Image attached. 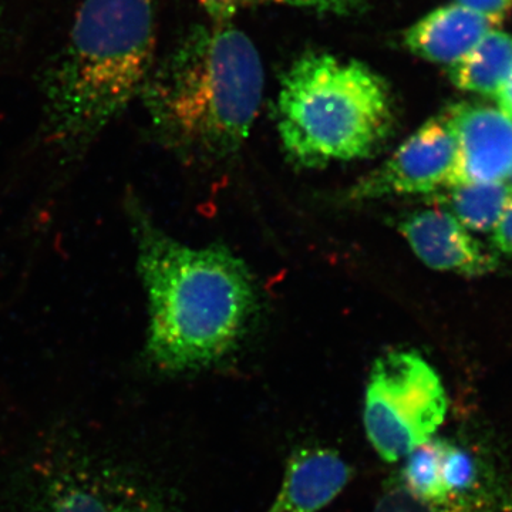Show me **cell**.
<instances>
[{
  "instance_id": "cell-1",
  "label": "cell",
  "mask_w": 512,
  "mask_h": 512,
  "mask_svg": "<svg viewBox=\"0 0 512 512\" xmlns=\"http://www.w3.org/2000/svg\"><path fill=\"white\" fill-rule=\"evenodd\" d=\"M128 215L148 302V365L175 375L220 362L244 338L258 306L247 265L218 245L181 244L136 201L128 202Z\"/></svg>"
},
{
  "instance_id": "cell-2",
  "label": "cell",
  "mask_w": 512,
  "mask_h": 512,
  "mask_svg": "<svg viewBox=\"0 0 512 512\" xmlns=\"http://www.w3.org/2000/svg\"><path fill=\"white\" fill-rule=\"evenodd\" d=\"M252 40L229 23L198 26L150 73L143 92L160 136L184 156L215 163L238 153L264 96Z\"/></svg>"
},
{
  "instance_id": "cell-3",
  "label": "cell",
  "mask_w": 512,
  "mask_h": 512,
  "mask_svg": "<svg viewBox=\"0 0 512 512\" xmlns=\"http://www.w3.org/2000/svg\"><path fill=\"white\" fill-rule=\"evenodd\" d=\"M153 0H83L45 76L50 137L92 141L143 92L154 59Z\"/></svg>"
},
{
  "instance_id": "cell-4",
  "label": "cell",
  "mask_w": 512,
  "mask_h": 512,
  "mask_svg": "<svg viewBox=\"0 0 512 512\" xmlns=\"http://www.w3.org/2000/svg\"><path fill=\"white\" fill-rule=\"evenodd\" d=\"M276 123L288 156L318 168L379 153L396 109L389 86L366 64L309 52L282 79Z\"/></svg>"
},
{
  "instance_id": "cell-5",
  "label": "cell",
  "mask_w": 512,
  "mask_h": 512,
  "mask_svg": "<svg viewBox=\"0 0 512 512\" xmlns=\"http://www.w3.org/2000/svg\"><path fill=\"white\" fill-rule=\"evenodd\" d=\"M446 414V390L423 356L392 350L376 360L367 380L363 423L380 458L404 460L433 439Z\"/></svg>"
},
{
  "instance_id": "cell-6",
  "label": "cell",
  "mask_w": 512,
  "mask_h": 512,
  "mask_svg": "<svg viewBox=\"0 0 512 512\" xmlns=\"http://www.w3.org/2000/svg\"><path fill=\"white\" fill-rule=\"evenodd\" d=\"M53 456L37 474L26 512H165L126 464L80 450Z\"/></svg>"
},
{
  "instance_id": "cell-7",
  "label": "cell",
  "mask_w": 512,
  "mask_h": 512,
  "mask_svg": "<svg viewBox=\"0 0 512 512\" xmlns=\"http://www.w3.org/2000/svg\"><path fill=\"white\" fill-rule=\"evenodd\" d=\"M458 148L446 114L423 124L389 160L357 181L352 201L392 195L431 194L456 183Z\"/></svg>"
},
{
  "instance_id": "cell-8",
  "label": "cell",
  "mask_w": 512,
  "mask_h": 512,
  "mask_svg": "<svg viewBox=\"0 0 512 512\" xmlns=\"http://www.w3.org/2000/svg\"><path fill=\"white\" fill-rule=\"evenodd\" d=\"M446 117L457 140L456 183H498L512 167V120L477 103L451 107ZM453 187V185H451Z\"/></svg>"
},
{
  "instance_id": "cell-9",
  "label": "cell",
  "mask_w": 512,
  "mask_h": 512,
  "mask_svg": "<svg viewBox=\"0 0 512 512\" xmlns=\"http://www.w3.org/2000/svg\"><path fill=\"white\" fill-rule=\"evenodd\" d=\"M399 228L420 261L436 271L477 276L497 268V258L448 210L412 212Z\"/></svg>"
},
{
  "instance_id": "cell-10",
  "label": "cell",
  "mask_w": 512,
  "mask_h": 512,
  "mask_svg": "<svg viewBox=\"0 0 512 512\" xmlns=\"http://www.w3.org/2000/svg\"><path fill=\"white\" fill-rule=\"evenodd\" d=\"M404 460L399 484L423 500L444 501L485 494L476 458L456 443L433 437Z\"/></svg>"
},
{
  "instance_id": "cell-11",
  "label": "cell",
  "mask_w": 512,
  "mask_h": 512,
  "mask_svg": "<svg viewBox=\"0 0 512 512\" xmlns=\"http://www.w3.org/2000/svg\"><path fill=\"white\" fill-rule=\"evenodd\" d=\"M352 477L349 464L329 448H302L286 464L284 481L268 512H319Z\"/></svg>"
},
{
  "instance_id": "cell-12",
  "label": "cell",
  "mask_w": 512,
  "mask_h": 512,
  "mask_svg": "<svg viewBox=\"0 0 512 512\" xmlns=\"http://www.w3.org/2000/svg\"><path fill=\"white\" fill-rule=\"evenodd\" d=\"M494 26L485 16L454 3L414 23L404 35V45L420 59L450 66L471 52Z\"/></svg>"
},
{
  "instance_id": "cell-13",
  "label": "cell",
  "mask_w": 512,
  "mask_h": 512,
  "mask_svg": "<svg viewBox=\"0 0 512 512\" xmlns=\"http://www.w3.org/2000/svg\"><path fill=\"white\" fill-rule=\"evenodd\" d=\"M512 73V36L491 30L463 59L448 66L458 89L497 96Z\"/></svg>"
},
{
  "instance_id": "cell-14",
  "label": "cell",
  "mask_w": 512,
  "mask_h": 512,
  "mask_svg": "<svg viewBox=\"0 0 512 512\" xmlns=\"http://www.w3.org/2000/svg\"><path fill=\"white\" fill-rule=\"evenodd\" d=\"M512 195V185L498 183H458L450 187L448 211L464 228L476 232L494 231Z\"/></svg>"
},
{
  "instance_id": "cell-15",
  "label": "cell",
  "mask_w": 512,
  "mask_h": 512,
  "mask_svg": "<svg viewBox=\"0 0 512 512\" xmlns=\"http://www.w3.org/2000/svg\"><path fill=\"white\" fill-rule=\"evenodd\" d=\"M373 512H505L490 495L450 498L444 501L423 500L407 491L402 484L389 488L377 501Z\"/></svg>"
},
{
  "instance_id": "cell-16",
  "label": "cell",
  "mask_w": 512,
  "mask_h": 512,
  "mask_svg": "<svg viewBox=\"0 0 512 512\" xmlns=\"http://www.w3.org/2000/svg\"><path fill=\"white\" fill-rule=\"evenodd\" d=\"M372 0H239L241 8L249 5H261V3H274V5L293 6L315 10L319 13H330V15L352 16L356 13L365 12Z\"/></svg>"
},
{
  "instance_id": "cell-17",
  "label": "cell",
  "mask_w": 512,
  "mask_h": 512,
  "mask_svg": "<svg viewBox=\"0 0 512 512\" xmlns=\"http://www.w3.org/2000/svg\"><path fill=\"white\" fill-rule=\"evenodd\" d=\"M456 3L485 16L495 26L503 22L512 8V0H456Z\"/></svg>"
},
{
  "instance_id": "cell-18",
  "label": "cell",
  "mask_w": 512,
  "mask_h": 512,
  "mask_svg": "<svg viewBox=\"0 0 512 512\" xmlns=\"http://www.w3.org/2000/svg\"><path fill=\"white\" fill-rule=\"evenodd\" d=\"M493 239L495 247L504 254L512 255V195L500 221L495 225Z\"/></svg>"
},
{
  "instance_id": "cell-19",
  "label": "cell",
  "mask_w": 512,
  "mask_h": 512,
  "mask_svg": "<svg viewBox=\"0 0 512 512\" xmlns=\"http://www.w3.org/2000/svg\"><path fill=\"white\" fill-rule=\"evenodd\" d=\"M215 23H229V19L241 9L239 0H198Z\"/></svg>"
},
{
  "instance_id": "cell-20",
  "label": "cell",
  "mask_w": 512,
  "mask_h": 512,
  "mask_svg": "<svg viewBox=\"0 0 512 512\" xmlns=\"http://www.w3.org/2000/svg\"><path fill=\"white\" fill-rule=\"evenodd\" d=\"M495 99L500 104V110L512 120V73L504 86L501 87L500 92L495 96Z\"/></svg>"
},
{
  "instance_id": "cell-21",
  "label": "cell",
  "mask_w": 512,
  "mask_h": 512,
  "mask_svg": "<svg viewBox=\"0 0 512 512\" xmlns=\"http://www.w3.org/2000/svg\"><path fill=\"white\" fill-rule=\"evenodd\" d=\"M507 178H508V180H510V181H511V183H512V167H511V170H510V174H508V177H507ZM511 185H512V184H511Z\"/></svg>"
},
{
  "instance_id": "cell-22",
  "label": "cell",
  "mask_w": 512,
  "mask_h": 512,
  "mask_svg": "<svg viewBox=\"0 0 512 512\" xmlns=\"http://www.w3.org/2000/svg\"><path fill=\"white\" fill-rule=\"evenodd\" d=\"M0 22H2V12H0Z\"/></svg>"
}]
</instances>
